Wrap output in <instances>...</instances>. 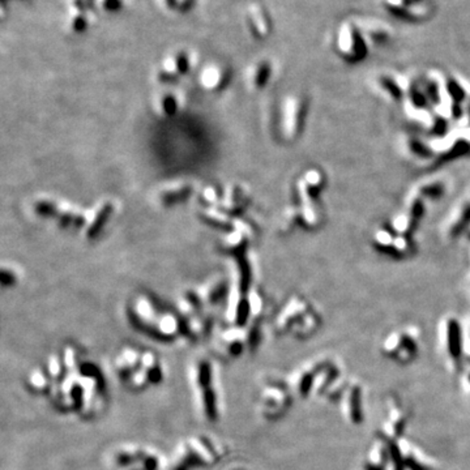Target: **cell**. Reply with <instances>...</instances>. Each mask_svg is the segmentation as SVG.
Wrapping results in <instances>:
<instances>
[{"label": "cell", "mask_w": 470, "mask_h": 470, "mask_svg": "<svg viewBox=\"0 0 470 470\" xmlns=\"http://www.w3.org/2000/svg\"><path fill=\"white\" fill-rule=\"evenodd\" d=\"M405 465H407L410 470H430L426 466H423V465L419 464V462H417L413 457H408L407 460H405Z\"/></svg>", "instance_id": "20"}, {"label": "cell", "mask_w": 470, "mask_h": 470, "mask_svg": "<svg viewBox=\"0 0 470 470\" xmlns=\"http://www.w3.org/2000/svg\"><path fill=\"white\" fill-rule=\"evenodd\" d=\"M179 101H176V96L173 92H163L158 96L156 101L157 109L163 114H170L176 110V105Z\"/></svg>", "instance_id": "14"}, {"label": "cell", "mask_w": 470, "mask_h": 470, "mask_svg": "<svg viewBox=\"0 0 470 470\" xmlns=\"http://www.w3.org/2000/svg\"><path fill=\"white\" fill-rule=\"evenodd\" d=\"M370 42L359 28L357 20H344L337 26L334 34V48L337 54L348 63H359L367 58Z\"/></svg>", "instance_id": "1"}, {"label": "cell", "mask_w": 470, "mask_h": 470, "mask_svg": "<svg viewBox=\"0 0 470 470\" xmlns=\"http://www.w3.org/2000/svg\"><path fill=\"white\" fill-rule=\"evenodd\" d=\"M198 381L204 388L203 390V402H204V409L207 412V416L211 419H215L217 416L216 410V397L215 392L212 389V370L211 365L207 362H203L200 365V371H198Z\"/></svg>", "instance_id": "9"}, {"label": "cell", "mask_w": 470, "mask_h": 470, "mask_svg": "<svg viewBox=\"0 0 470 470\" xmlns=\"http://www.w3.org/2000/svg\"><path fill=\"white\" fill-rule=\"evenodd\" d=\"M350 405H352V418L354 423H361L362 422V412H361V389L358 387L353 388L352 392V400H350Z\"/></svg>", "instance_id": "15"}, {"label": "cell", "mask_w": 470, "mask_h": 470, "mask_svg": "<svg viewBox=\"0 0 470 470\" xmlns=\"http://www.w3.org/2000/svg\"><path fill=\"white\" fill-rule=\"evenodd\" d=\"M191 54L186 50H174L162 58L156 70V77L162 83H171L191 70Z\"/></svg>", "instance_id": "4"}, {"label": "cell", "mask_w": 470, "mask_h": 470, "mask_svg": "<svg viewBox=\"0 0 470 470\" xmlns=\"http://www.w3.org/2000/svg\"><path fill=\"white\" fill-rule=\"evenodd\" d=\"M383 6L393 16L410 23H422L434 13L431 0H422L418 3H408L407 0H383Z\"/></svg>", "instance_id": "3"}, {"label": "cell", "mask_w": 470, "mask_h": 470, "mask_svg": "<svg viewBox=\"0 0 470 470\" xmlns=\"http://www.w3.org/2000/svg\"><path fill=\"white\" fill-rule=\"evenodd\" d=\"M197 6V0H173L171 12L176 15H186Z\"/></svg>", "instance_id": "16"}, {"label": "cell", "mask_w": 470, "mask_h": 470, "mask_svg": "<svg viewBox=\"0 0 470 470\" xmlns=\"http://www.w3.org/2000/svg\"><path fill=\"white\" fill-rule=\"evenodd\" d=\"M359 28L367 37L370 45H385L392 38V29L388 24L383 23L381 20L363 19L357 20Z\"/></svg>", "instance_id": "7"}, {"label": "cell", "mask_w": 470, "mask_h": 470, "mask_svg": "<svg viewBox=\"0 0 470 470\" xmlns=\"http://www.w3.org/2000/svg\"><path fill=\"white\" fill-rule=\"evenodd\" d=\"M366 470H383V467L375 466V465H366Z\"/></svg>", "instance_id": "22"}, {"label": "cell", "mask_w": 470, "mask_h": 470, "mask_svg": "<svg viewBox=\"0 0 470 470\" xmlns=\"http://www.w3.org/2000/svg\"><path fill=\"white\" fill-rule=\"evenodd\" d=\"M229 79V70L226 65L218 61H211L205 64L198 74V83L209 92H216L226 84Z\"/></svg>", "instance_id": "5"}, {"label": "cell", "mask_w": 470, "mask_h": 470, "mask_svg": "<svg viewBox=\"0 0 470 470\" xmlns=\"http://www.w3.org/2000/svg\"><path fill=\"white\" fill-rule=\"evenodd\" d=\"M93 8L103 15H116L125 8V0H93Z\"/></svg>", "instance_id": "13"}, {"label": "cell", "mask_w": 470, "mask_h": 470, "mask_svg": "<svg viewBox=\"0 0 470 470\" xmlns=\"http://www.w3.org/2000/svg\"><path fill=\"white\" fill-rule=\"evenodd\" d=\"M384 440H385V443H387L388 447H389L390 456H392V460H393L394 470L405 469V460H404L402 456H401V452H400V449H398V445L387 438H384Z\"/></svg>", "instance_id": "17"}, {"label": "cell", "mask_w": 470, "mask_h": 470, "mask_svg": "<svg viewBox=\"0 0 470 470\" xmlns=\"http://www.w3.org/2000/svg\"><path fill=\"white\" fill-rule=\"evenodd\" d=\"M2 3H6V0H2Z\"/></svg>", "instance_id": "23"}, {"label": "cell", "mask_w": 470, "mask_h": 470, "mask_svg": "<svg viewBox=\"0 0 470 470\" xmlns=\"http://www.w3.org/2000/svg\"><path fill=\"white\" fill-rule=\"evenodd\" d=\"M285 105H286V110H285V111L288 114L286 118H285V120H286V125H285V127H286V131L291 133V131L295 132L297 131V128L299 127V122H301L302 116V105H303V103H302L301 99L297 98V97H291V98H289L288 101H286Z\"/></svg>", "instance_id": "12"}, {"label": "cell", "mask_w": 470, "mask_h": 470, "mask_svg": "<svg viewBox=\"0 0 470 470\" xmlns=\"http://www.w3.org/2000/svg\"><path fill=\"white\" fill-rule=\"evenodd\" d=\"M444 191V186L440 182H427L426 184L419 187L421 195L430 196V197H438Z\"/></svg>", "instance_id": "18"}, {"label": "cell", "mask_w": 470, "mask_h": 470, "mask_svg": "<svg viewBox=\"0 0 470 470\" xmlns=\"http://www.w3.org/2000/svg\"><path fill=\"white\" fill-rule=\"evenodd\" d=\"M93 11L80 10V8H67L63 17V28L65 33L74 35H81L89 29L92 24L90 13Z\"/></svg>", "instance_id": "6"}, {"label": "cell", "mask_w": 470, "mask_h": 470, "mask_svg": "<svg viewBox=\"0 0 470 470\" xmlns=\"http://www.w3.org/2000/svg\"><path fill=\"white\" fill-rule=\"evenodd\" d=\"M273 74V64L269 59H259L253 61L247 70V83L253 89H262L268 81L271 80Z\"/></svg>", "instance_id": "8"}, {"label": "cell", "mask_w": 470, "mask_h": 470, "mask_svg": "<svg viewBox=\"0 0 470 470\" xmlns=\"http://www.w3.org/2000/svg\"><path fill=\"white\" fill-rule=\"evenodd\" d=\"M448 350L451 353L452 358L458 361L462 352V336H461V326L454 319L448 320Z\"/></svg>", "instance_id": "11"}, {"label": "cell", "mask_w": 470, "mask_h": 470, "mask_svg": "<svg viewBox=\"0 0 470 470\" xmlns=\"http://www.w3.org/2000/svg\"><path fill=\"white\" fill-rule=\"evenodd\" d=\"M311 383H312V376L311 375H306V376L302 379L301 383V393L302 394H307L308 390L311 388Z\"/></svg>", "instance_id": "19"}, {"label": "cell", "mask_w": 470, "mask_h": 470, "mask_svg": "<svg viewBox=\"0 0 470 470\" xmlns=\"http://www.w3.org/2000/svg\"><path fill=\"white\" fill-rule=\"evenodd\" d=\"M470 224V203H465L454 212L451 221L447 225V233L451 237H456L458 233L465 230Z\"/></svg>", "instance_id": "10"}, {"label": "cell", "mask_w": 470, "mask_h": 470, "mask_svg": "<svg viewBox=\"0 0 470 470\" xmlns=\"http://www.w3.org/2000/svg\"><path fill=\"white\" fill-rule=\"evenodd\" d=\"M154 3L160 10L165 11V12H171V3L173 0H154Z\"/></svg>", "instance_id": "21"}, {"label": "cell", "mask_w": 470, "mask_h": 470, "mask_svg": "<svg viewBox=\"0 0 470 470\" xmlns=\"http://www.w3.org/2000/svg\"><path fill=\"white\" fill-rule=\"evenodd\" d=\"M244 24L247 30L257 41L269 38L273 32V20L264 4L251 2L244 10Z\"/></svg>", "instance_id": "2"}, {"label": "cell", "mask_w": 470, "mask_h": 470, "mask_svg": "<svg viewBox=\"0 0 470 470\" xmlns=\"http://www.w3.org/2000/svg\"><path fill=\"white\" fill-rule=\"evenodd\" d=\"M469 112H470V109H469ZM469 118H470V115H469Z\"/></svg>", "instance_id": "24"}]
</instances>
